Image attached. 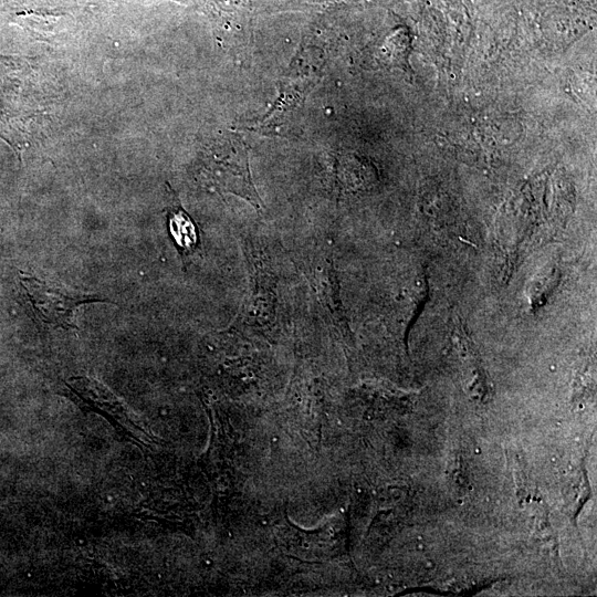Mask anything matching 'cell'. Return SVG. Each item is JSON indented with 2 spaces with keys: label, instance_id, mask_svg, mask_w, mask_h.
<instances>
[{
  "label": "cell",
  "instance_id": "6da1fadb",
  "mask_svg": "<svg viewBox=\"0 0 597 597\" xmlns=\"http://www.w3.org/2000/svg\"><path fill=\"white\" fill-rule=\"evenodd\" d=\"M35 73L23 56L0 54V137L20 154L28 123L40 107Z\"/></svg>",
  "mask_w": 597,
  "mask_h": 597
},
{
  "label": "cell",
  "instance_id": "7a4b0ae2",
  "mask_svg": "<svg viewBox=\"0 0 597 597\" xmlns=\"http://www.w3.org/2000/svg\"><path fill=\"white\" fill-rule=\"evenodd\" d=\"M200 177L218 192L239 196L258 210L263 208L251 177L248 148L238 136L224 137L210 148Z\"/></svg>",
  "mask_w": 597,
  "mask_h": 597
},
{
  "label": "cell",
  "instance_id": "3957f363",
  "mask_svg": "<svg viewBox=\"0 0 597 597\" xmlns=\"http://www.w3.org/2000/svg\"><path fill=\"white\" fill-rule=\"evenodd\" d=\"M19 282L30 303L33 317L48 326L76 329L75 311L80 305L109 303V300L100 295L73 291L23 272L19 273Z\"/></svg>",
  "mask_w": 597,
  "mask_h": 597
},
{
  "label": "cell",
  "instance_id": "277c9868",
  "mask_svg": "<svg viewBox=\"0 0 597 597\" xmlns=\"http://www.w3.org/2000/svg\"><path fill=\"white\" fill-rule=\"evenodd\" d=\"M320 60L321 56L310 51H301L297 54L281 80L276 103L261 121L262 127L270 128L284 124L290 115L302 106L320 76Z\"/></svg>",
  "mask_w": 597,
  "mask_h": 597
},
{
  "label": "cell",
  "instance_id": "5b68a950",
  "mask_svg": "<svg viewBox=\"0 0 597 597\" xmlns=\"http://www.w3.org/2000/svg\"><path fill=\"white\" fill-rule=\"evenodd\" d=\"M452 335L468 394L479 402H488L492 396V384L461 324L454 326Z\"/></svg>",
  "mask_w": 597,
  "mask_h": 597
},
{
  "label": "cell",
  "instance_id": "8992f818",
  "mask_svg": "<svg viewBox=\"0 0 597 597\" xmlns=\"http://www.w3.org/2000/svg\"><path fill=\"white\" fill-rule=\"evenodd\" d=\"M168 231L170 238L182 258L191 254L198 247L197 228L188 213L179 206L168 210Z\"/></svg>",
  "mask_w": 597,
  "mask_h": 597
},
{
  "label": "cell",
  "instance_id": "52a82bcc",
  "mask_svg": "<svg viewBox=\"0 0 597 597\" xmlns=\"http://www.w3.org/2000/svg\"><path fill=\"white\" fill-rule=\"evenodd\" d=\"M535 512V532L538 538L549 548L551 554L558 559L557 535L549 523L545 504L538 502Z\"/></svg>",
  "mask_w": 597,
  "mask_h": 597
},
{
  "label": "cell",
  "instance_id": "ba28073f",
  "mask_svg": "<svg viewBox=\"0 0 597 597\" xmlns=\"http://www.w3.org/2000/svg\"><path fill=\"white\" fill-rule=\"evenodd\" d=\"M514 476H515V484L519 498L521 502L526 498V475L524 472V468L521 464V461L519 458L515 460V467H514Z\"/></svg>",
  "mask_w": 597,
  "mask_h": 597
},
{
  "label": "cell",
  "instance_id": "9c48e42d",
  "mask_svg": "<svg viewBox=\"0 0 597 597\" xmlns=\"http://www.w3.org/2000/svg\"><path fill=\"white\" fill-rule=\"evenodd\" d=\"M360 1L368 4H384V3H389L396 0H360Z\"/></svg>",
  "mask_w": 597,
  "mask_h": 597
}]
</instances>
